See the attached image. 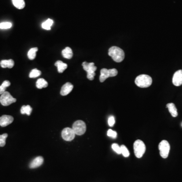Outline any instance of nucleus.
Here are the masks:
<instances>
[{
	"label": "nucleus",
	"instance_id": "7",
	"mask_svg": "<svg viewBox=\"0 0 182 182\" xmlns=\"http://www.w3.org/2000/svg\"><path fill=\"white\" fill-rule=\"evenodd\" d=\"M158 148L160 156L163 158H166L168 157L171 148L169 143L166 140H162L159 144Z\"/></svg>",
	"mask_w": 182,
	"mask_h": 182
},
{
	"label": "nucleus",
	"instance_id": "19",
	"mask_svg": "<svg viewBox=\"0 0 182 182\" xmlns=\"http://www.w3.org/2000/svg\"><path fill=\"white\" fill-rule=\"evenodd\" d=\"M13 4L18 9H22L24 8L25 2L24 0H12Z\"/></svg>",
	"mask_w": 182,
	"mask_h": 182
},
{
	"label": "nucleus",
	"instance_id": "30",
	"mask_svg": "<svg viewBox=\"0 0 182 182\" xmlns=\"http://www.w3.org/2000/svg\"><path fill=\"white\" fill-rule=\"evenodd\" d=\"M108 125L110 127H112L113 126L114 123H115V119H114V117L110 116L108 118Z\"/></svg>",
	"mask_w": 182,
	"mask_h": 182
},
{
	"label": "nucleus",
	"instance_id": "4",
	"mask_svg": "<svg viewBox=\"0 0 182 182\" xmlns=\"http://www.w3.org/2000/svg\"><path fill=\"white\" fill-rule=\"evenodd\" d=\"M82 67L85 71L87 73V78L92 81L94 79V77L95 76V71L97 70V67L95 66L94 63L91 62L88 63L87 62H84L82 63Z\"/></svg>",
	"mask_w": 182,
	"mask_h": 182
},
{
	"label": "nucleus",
	"instance_id": "27",
	"mask_svg": "<svg viewBox=\"0 0 182 182\" xmlns=\"http://www.w3.org/2000/svg\"><path fill=\"white\" fill-rule=\"evenodd\" d=\"M12 26L11 22H4L0 23V29H9Z\"/></svg>",
	"mask_w": 182,
	"mask_h": 182
},
{
	"label": "nucleus",
	"instance_id": "13",
	"mask_svg": "<svg viewBox=\"0 0 182 182\" xmlns=\"http://www.w3.org/2000/svg\"><path fill=\"white\" fill-rule=\"evenodd\" d=\"M73 88V86L70 82H66L62 87L60 94L62 96H66L70 93Z\"/></svg>",
	"mask_w": 182,
	"mask_h": 182
},
{
	"label": "nucleus",
	"instance_id": "9",
	"mask_svg": "<svg viewBox=\"0 0 182 182\" xmlns=\"http://www.w3.org/2000/svg\"><path fill=\"white\" fill-rule=\"evenodd\" d=\"M75 135L74 131L70 127H66L62 131V137L66 141H73L75 138Z\"/></svg>",
	"mask_w": 182,
	"mask_h": 182
},
{
	"label": "nucleus",
	"instance_id": "17",
	"mask_svg": "<svg viewBox=\"0 0 182 182\" xmlns=\"http://www.w3.org/2000/svg\"><path fill=\"white\" fill-rule=\"evenodd\" d=\"M55 65L58 68V71L59 73H62L67 69V65L66 63H63L60 60H58L55 63Z\"/></svg>",
	"mask_w": 182,
	"mask_h": 182
},
{
	"label": "nucleus",
	"instance_id": "26",
	"mask_svg": "<svg viewBox=\"0 0 182 182\" xmlns=\"http://www.w3.org/2000/svg\"><path fill=\"white\" fill-rule=\"evenodd\" d=\"M8 137V134L5 133L0 135V147H4L6 145V140Z\"/></svg>",
	"mask_w": 182,
	"mask_h": 182
},
{
	"label": "nucleus",
	"instance_id": "29",
	"mask_svg": "<svg viewBox=\"0 0 182 182\" xmlns=\"http://www.w3.org/2000/svg\"><path fill=\"white\" fill-rule=\"evenodd\" d=\"M107 135L108 137H112L113 138H115L117 137V133L114 131H113L111 129L108 130L107 131Z\"/></svg>",
	"mask_w": 182,
	"mask_h": 182
},
{
	"label": "nucleus",
	"instance_id": "10",
	"mask_svg": "<svg viewBox=\"0 0 182 182\" xmlns=\"http://www.w3.org/2000/svg\"><path fill=\"white\" fill-rule=\"evenodd\" d=\"M14 118L10 115H4L0 117V126L2 127H5L12 123Z\"/></svg>",
	"mask_w": 182,
	"mask_h": 182
},
{
	"label": "nucleus",
	"instance_id": "24",
	"mask_svg": "<svg viewBox=\"0 0 182 182\" xmlns=\"http://www.w3.org/2000/svg\"><path fill=\"white\" fill-rule=\"evenodd\" d=\"M41 74V71L38 70L37 69H33L31 71L29 74L30 78H36Z\"/></svg>",
	"mask_w": 182,
	"mask_h": 182
},
{
	"label": "nucleus",
	"instance_id": "25",
	"mask_svg": "<svg viewBox=\"0 0 182 182\" xmlns=\"http://www.w3.org/2000/svg\"><path fill=\"white\" fill-rule=\"evenodd\" d=\"M121 152H122V154L124 157L125 158H127L130 156V152H129V150L127 149V147L124 145H122L121 146Z\"/></svg>",
	"mask_w": 182,
	"mask_h": 182
},
{
	"label": "nucleus",
	"instance_id": "6",
	"mask_svg": "<svg viewBox=\"0 0 182 182\" xmlns=\"http://www.w3.org/2000/svg\"><path fill=\"white\" fill-rule=\"evenodd\" d=\"M73 130L75 135H82L86 131V125L82 121H77L74 122L73 125Z\"/></svg>",
	"mask_w": 182,
	"mask_h": 182
},
{
	"label": "nucleus",
	"instance_id": "3",
	"mask_svg": "<svg viewBox=\"0 0 182 182\" xmlns=\"http://www.w3.org/2000/svg\"><path fill=\"white\" fill-rule=\"evenodd\" d=\"M134 150L136 158H142L146 151V146L144 143L140 140H137L134 143Z\"/></svg>",
	"mask_w": 182,
	"mask_h": 182
},
{
	"label": "nucleus",
	"instance_id": "11",
	"mask_svg": "<svg viewBox=\"0 0 182 182\" xmlns=\"http://www.w3.org/2000/svg\"><path fill=\"white\" fill-rule=\"evenodd\" d=\"M173 83L175 86H180L182 84V70H179L174 73Z\"/></svg>",
	"mask_w": 182,
	"mask_h": 182
},
{
	"label": "nucleus",
	"instance_id": "28",
	"mask_svg": "<svg viewBox=\"0 0 182 182\" xmlns=\"http://www.w3.org/2000/svg\"><path fill=\"white\" fill-rule=\"evenodd\" d=\"M112 149L117 154H122L121 152V146H119L117 143H114L112 145Z\"/></svg>",
	"mask_w": 182,
	"mask_h": 182
},
{
	"label": "nucleus",
	"instance_id": "14",
	"mask_svg": "<svg viewBox=\"0 0 182 182\" xmlns=\"http://www.w3.org/2000/svg\"><path fill=\"white\" fill-rule=\"evenodd\" d=\"M0 65L3 69L9 68L12 69L14 65V62L12 59L3 60L0 62Z\"/></svg>",
	"mask_w": 182,
	"mask_h": 182
},
{
	"label": "nucleus",
	"instance_id": "8",
	"mask_svg": "<svg viewBox=\"0 0 182 182\" xmlns=\"http://www.w3.org/2000/svg\"><path fill=\"white\" fill-rule=\"evenodd\" d=\"M16 102V99L13 97L8 92H5L0 97V103L4 106L10 105Z\"/></svg>",
	"mask_w": 182,
	"mask_h": 182
},
{
	"label": "nucleus",
	"instance_id": "5",
	"mask_svg": "<svg viewBox=\"0 0 182 182\" xmlns=\"http://www.w3.org/2000/svg\"><path fill=\"white\" fill-rule=\"evenodd\" d=\"M118 71L115 69H102L100 71V81L101 82H104L106 79L109 77H115L118 75Z\"/></svg>",
	"mask_w": 182,
	"mask_h": 182
},
{
	"label": "nucleus",
	"instance_id": "16",
	"mask_svg": "<svg viewBox=\"0 0 182 182\" xmlns=\"http://www.w3.org/2000/svg\"><path fill=\"white\" fill-rule=\"evenodd\" d=\"M62 54L65 58L70 59L73 57V51L71 48L69 47H66L62 51Z\"/></svg>",
	"mask_w": 182,
	"mask_h": 182
},
{
	"label": "nucleus",
	"instance_id": "18",
	"mask_svg": "<svg viewBox=\"0 0 182 182\" xmlns=\"http://www.w3.org/2000/svg\"><path fill=\"white\" fill-rule=\"evenodd\" d=\"M48 86V82L44 78H39L38 79L37 82H36V87H37V88L39 89L47 88Z\"/></svg>",
	"mask_w": 182,
	"mask_h": 182
},
{
	"label": "nucleus",
	"instance_id": "20",
	"mask_svg": "<svg viewBox=\"0 0 182 182\" xmlns=\"http://www.w3.org/2000/svg\"><path fill=\"white\" fill-rule=\"evenodd\" d=\"M32 107H30V105H24L22 106V107L21 108L20 112L22 114H26L28 115H30V114L32 113Z\"/></svg>",
	"mask_w": 182,
	"mask_h": 182
},
{
	"label": "nucleus",
	"instance_id": "22",
	"mask_svg": "<svg viewBox=\"0 0 182 182\" xmlns=\"http://www.w3.org/2000/svg\"><path fill=\"white\" fill-rule=\"evenodd\" d=\"M53 24V21L51 19H48L47 20L43 22L42 25V29L46 30H50L51 27Z\"/></svg>",
	"mask_w": 182,
	"mask_h": 182
},
{
	"label": "nucleus",
	"instance_id": "12",
	"mask_svg": "<svg viewBox=\"0 0 182 182\" xmlns=\"http://www.w3.org/2000/svg\"><path fill=\"white\" fill-rule=\"evenodd\" d=\"M44 162V158L42 156H38L33 159L29 165L30 168H36L40 167Z\"/></svg>",
	"mask_w": 182,
	"mask_h": 182
},
{
	"label": "nucleus",
	"instance_id": "2",
	"mask_svg": "<svg viewBox=\"0 0 182 182\" xmlns=\"http://www.w3.org/2000/svg\"><path fill=\"white\" fill-rule=\"evenodd\" d=\"M135 85L142 88H148L152 83V79L149 75L146 74H141L135 78Z\"/></svg>",
	"mask_w": 182,
	"mask_h": 182
},
{
	"label": "nucleus",
	"instance_id": "15",
	"mask_svg": "<svg viewBox=\"0 0 182 182\" xmlns=\"http://www.w3.org/2000/svg\"><path fill=\"white\" fill-rule=\"evenodd\" d=\"M166 107L168 108V111L172 117L175 118L178 116L177 109L175 104L173 103H168L166 105Z\"/></svg>",
	"mask_w": 182,
	"mask_h": 182
},
{
	"label": "nucleus",
	"instance_id": "21",
	"mask_svg": "<svg viewBox=\"0 0 182 182\" xmlns=\"http://www.w3.org/2000/svg\"><path fill=\"white\" fill-rule=\"evenodd\" d=\"M38 51V48H33L30 49L28 52V56L29 59L30 60H33L36 58V53Z\"/></svg>",
	"mask_w": 182,
	"mask_h": 182
},
{
	"label": "nucleus",
	"instance_id": "1",
	"mask_svg": "<svg viewBox=\"0 0 182 182\" xmlns=\"http://www.w3.org/2000/svg\"><path fill=\"white\" fill-rule=\"evenodd\" d=\"M108 55L116 62H121L125 58V52L121 48L113 46L108 50Z\"/></svg>",
	"mask_w": 182,
	"mask_h": 182
},
{
	"label": "nucleus",
	"instance_id": "23",
	"mask_svg": "<svg viewBox=\"0 0 182 182\" xmlns=\"http://www.w3.org/2000/svg\"><path fill=\"white\" fill-rule=\"evenodd\" d=\"M11 85V83L8 81H5L0 86V95H2L6 92V89Z\"/></svg>",
	"mask_w": 182,
	"mask_h": 182
}]
</instances>
